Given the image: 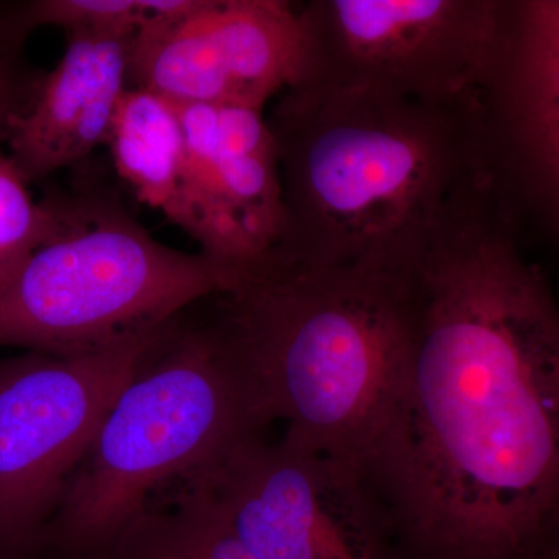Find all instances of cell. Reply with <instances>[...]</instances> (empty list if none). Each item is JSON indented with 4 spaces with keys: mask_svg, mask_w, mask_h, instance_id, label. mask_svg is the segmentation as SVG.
Masks as SVG:
<instances>
[{
    "mask_svg": "<svg viewBox=\"0 0 559 559\" xmlns=\"http://www.w3.org/2000/svg\"><path fill=\"white\" fill-rule=\"evenodd\" d=\"M480 202L412 272V326L352 465L392 559H559V305Z\"/></svg>",
    "mask_w": 559,
    "mask_h": 559,
    "instance_id": "1",
    "label": "cell"
},
{
    "mask_svg": "<svg viewBox=\"0 0 559 559\" xmlns=\"http://www.w3.org/2000/svg\"><path fill=\"white\" fill-rule=\"evenodd\" d=\"M285 229L274 270L412 271L495 190L484 103L301 80L272 102Z\"/></svg>",
    "mask_w": 559,
    "mask_h": 559,
    "instance_id": "2",
    "label": "cell"
},
{
    "mask_svg": "<svg viewBox=\"0 0 559 559\" xmlns=\"http://www.w3.org/2000/svg\"><path fill=\"white\" fill-rule=\"evenodd\" d=\"M412 271L275 270L215 294L272 423L352 465L409 342Z\"/></svg>",
    "mask_w": 559,
    "mask_h": 559,
    "instance_id": "3",
    "label": "cell"
},
{
    "mask_svg": "<svg viewBox=\"0 0 559 559\" xmlns=\"http://www.w3.org/2000/svg\"><path fill=\"white\" fill-rule=\"evenodd\" d=\"M162 329L106 415L60 502L57 535L75 554H103L154 492L176 485L272 419L215 299Z\"/></svg>",
    "mask_w": 559,
    "mask_h": 559,
    "instance_id": "4",
    "label": "cell"
},
{
    "mask_svg": "<svg viewBox=\"0 0 559 559\" xmlns=\"http://www.w3.org/2000/svg\"><path fill=\"white\" fill-rule=\"evenodd\" d=\"M72 180L47 194L57 234L0 286V347L97 352L229 288L215 261L157 241L90 159Z\"/></svg>",
    "mask_w": 559,
    "mask_h": 559,
    "instance_id": "5",
    "label": "cell"
},
{
    "mask_svg": "<svg viewBox=\"0 0 559 559\" xmlns=\"http://www.w3.org/2000/svg\"><path fill=\"white\" fill-rule=\"evenodd\" d=\"M509 10L492 0L308 2L299 7L301 80L433 103L487 102L509 39Z\"/></svg>",
    "mask_w": 559,
    "mask_h": 559,
    "instance_id": "6",
    "label": "cell"
},
{
    "mask_svg": "<svg viewBox=\"0 0 559 559\" xmlns=\"http://www.w3.org/2000/svg\"><path fill=\"white\" fill-rule=\"evenodd\" d=\"M176 492L259 559H392L388 527L355 466L286 433L246 441Z\"/></svg>",
    "mask_w": 559,
    "mask_h": 559,
    "instance_id": "7",
    "label": "cell"
},
{
    "mask_svg": "<svg viewBox=\"0 0 559 559\" xmlns=\"http://www.w3.org/2000/svg\"><path fill=\"white\" fill-rule=\"evenodd\" d=\"M162 329L97 352H31L0 366L2 554L31 546Z\"/></svg>",
    "mask_w": 559,
    "mask_h": 559,
    "instance_id": "8",
    "label": "cell"
},
{
    "mask_svg": "<svg viewBox=\"0 0 559 559\" xmlns=\"http://www.w3.org/2000/svg\"><path fill=\"white\" fill-rule=\"evenodd\" d=\"M175 106L183 160L168 219L238 285L267 270L285 229L277 146L266 110Z\"/></svg>",
    "mask_w": 559,
    "mask_h": 559,
    "instance_id": "9",
    "label": "cell"
},
{
    "mask_svg": "<svg viewBox=\"0 0 559 559\" xmlns=\"http://www.w3.org/2000/svg\"><path fill=\"white\" fill-rule=\"evenodd\" d=\"M132 36H68L60 62L36 73L2 127L7 154L27 186L75 168L108 143L117 105L130 87Z\"/></svg>",
    "mask_w": 559,
    "mask_h": 559,
    "instance_id": "10",
    "label": "cell"
},
{
    "mask_svg": "<svg viewBox=\"0 0 559 559\" xmlns=\"http://www.w3.org/2000/svg\"><path fill=\"white\" fill-rule=\"evenodd\" d=\"M496 76L506 79L510 120L533 159H558L559 0L522 3Z\"/></svg>",
    "mask_w": 559,
    "mask_h": 559,
    "instance_id": "11",
    "label": "cell"
},
{
    "mask_svg": "<svg viewBox=\"0 0 559 559\" xmlns=\"http://www.w3.org/2000/svg\"><path fill=\"white\" fill-rule=\"evenodd\" d=\"M114 168L143 204L170 216L178 200L183 132L178 109L153 92L128 87L110 127Z\"/></svg>",
    "mask_w": 559,
    "mask_h": 559,
    "instance_id": "12",
    "label": "cell"
},
{
    "mask_svg": "<svg viewBox=\"0 0 559 559\" xmlns=\"http://www.w3.org/2000/svg\"><path fill=\"white\" fill-rule=\"evenodd\" d=\"M105 559H259L212 514L175 498L171 511L148 510L103 551Z\"/></svg>",
    "mask_w": 559,
    "mask_h": 559,
    "instance_id": "13",
    "label": "cell"
},
{
    "mask_svg": "<svg viewBox=\"0 0 559 559\" xmlns=\"http://www.w3.org/2000/svg\"><path fill=\"white\" fill-rule=\"evenodd\" d=\"M143 16V0H31L0 5V33L21 47L46 25L68 36H132Z\"/></svg>",
    "mask_w": 559,
    "mask_h": 559,
    "instance_id": "14",
    "label": "cell"
},
{
    "mask_svg": "<svg viewBox=\"0 0 559 559\" xmlns=\"http://www.w3.org/2000/svg\"><path fill=\"white\" fill-rule=\"evenodd\" d=\"M58 224L49 198L33 200L27 183L2 148L0 128V286L39 246L53 238Z\"/></svg>",
    "mask_w": 559,
    "mask_h": 559,
    "instance_id": "15",
    "label": "cell"
},
{
    "mask_svg": "<svg viewBox=\"0 0 559 559\" xmlns=\"http://www.w3.org/2000/svg\"><path fill=\"white\" fill-rule=\"evenodd\" d=\"M35 76L22 62V47L0 35V128L24 100Z\"/></svg>",
    "mask_w": 559,
    "mask_h": 559,
    "instance_id": "16",
    "label": "cell"
},
{
    "mask_svg": "<svg viewBox=\"0 0 559 559\" xmlns=\"http://www.w3.org/2000/svg\"><path fill=\"white\" fill-rule=\"evenodd\" d=\"M546 179L549 180L554 189L557 190L559 198V157L558 159L547 162V164L539 165Z\"/></svg>",
    "mask_w": 559,
    "mask_h": 559,
    "instance_id": "17",
    "label": "cell"
}]
</instances>
